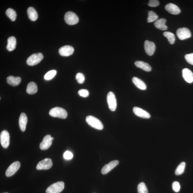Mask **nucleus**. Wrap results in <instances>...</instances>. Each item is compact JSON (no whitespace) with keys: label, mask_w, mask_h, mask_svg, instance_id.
<instances>
[{"label":"nucleus","mask_w":193,"mask_h":193,"mask_svg":"<svg viewBox=\"0 0 193 193\" xmlns=\"http://www.w3.org/2000/svg\"><path fill=\"white\" fill-rule=\"evenodd\" d=\"M86 121L92 127L98 130H102L103 126L100 120L93 116H88L86 118Z\"/></svg>","instance_id":"1"},{"label":"nucleus","mask_w":193,"mask_h":193,"mask_svg":"<svg viewBox=\"0 0 193 193\" xmlns=\"http://www.w3.org/2000/svg\"><path fill=\"white\" fill-rule=\"evenodd\" d=\"M49 115L53 117L65 119L67 118L68 114L66 110L63 108L56 107L50 110Z\"/></svg>","instance_id":"2"},{"label":"nucleus","mask_w":193,"mask_h":193,"mask_svg":"<svg viewBox=\"0 0 193 193\" xmlns=\"http://www.w3.org/2000/svg\"><path fill=\"white\" fill-rule=\"evenodd\" d=\"M64 188V184L63 182H58L48 187L46 190V193H59L63 191Z\"/></svg>","instance_id":"3"},{"label":"nucleus","mask_w":193,"mask_h":193,"mask_svg":"<svg viewBox=\"0 0 193 193\" xmlns=\"http://www.w3.org/2000/svg\"><path fill=\"white\" fill-rule=\"evenodd\" d=\"M64 20L68 25H76L79 22V18L76 14L72 12H68L64 15Z\"/></svg>","instance_id":"4"},{"label":"nucleus","mask_w":193,"mask_h":193,"mask_svg":"<svg viewBox=\"0 0 193 193\" xmlns=\"http://www.w3.org/2000/svg\"><path fill=\"white\" fill-rule=\"evenodd\" d=\"M43 58V56L41 53H35L30 56L27 60V63L30 66H34L39 64Z\"/></svg>","instance_id":"5"},{"label":"nucleus","mask_w":193,"mask_h":193,"mask_svg":"<svg viewBox=\"0 0 193 193\" xmlns=\"http://www.w3.org/2000/svg\"><path fill=\"white\" fill-rule=\"evenodd\" d=\"M107 101L110 110L114 111L116 109L117 103L115 95L113 92H110L107 94Z\"/></svg>","instance_id":"6"},{"label":"nucleus","mask_w":193,"mask_h":193,"mask_svg":"<svg viewBox=\"0 0 193 193\" xmlns=\"http://www.w3.org/2000/svg\"><path fill=\"white\" fill-rule=\"evenodd\" d=\"M0 141L3 148H7L8 147L10 143V135L7 130H3L1 132Z\"/></svg>","instance_id":"7"},{"label":"nucleus","mask_w":193,"mask_h":193,"mask_svg":"<svg viewBox=\"0 0 193 193\" xmlns=\"http://www.w3.org/2000/svg\"><path fill=\"white\" fill-rule=\"evenodd\" d=\"M177 35L179 39L183 40L190 38L191 36V33L190 30L186 28H182L177 30Z\"/></svg>","instance_id":"8"},{"label":"nucleus","mask_w":193,"mask_h":193,"mask_svg":"<svg viewBox=\"0 0 193 193\" xmlns=\"http://www.w3.org/2000/svg\"><path fill=\"white\" fill-rule=\"evenodd\" d=\"M53 165V163L51 158H46L40 161L37 165L36 168L38 170H48Z\"/></svg>","instance_id":"9"},{"label":"nucleus","mask_w":193,"mask_h":193,"mask_svg":"<svg viewBox=\"0 0 193 193\" xmlns=\"http://www.w3.org/2000/svg\"><path fill=\"white\" fill-rule=\"evenodd\" d=\"M21 166V164L19 161H15L10 165L5 172L7 177L12 176L19 170Z\"/></svg>","instance_id":"10"},{"label":"nucleus","mask_w":193,"mask_h":193,"mask_svg":"<svg viewBox=\"0 0 193 193\" xmlns=\"http://www.w3.org/2000/svg\"><path fill=\"white\" fill-rule=\"evenodd\" d=\"M145 51L147 55L152 56L154 55L156 49V46L154 42L149 41L144 42Z\"/></svg>","instance_id":"11"},{"label":"nucleus","mask_w":193,"mask_h":193,"mask_svg":"<svg viewBox=\"0 0 193 193\" xmlns=\"http://www.w3.org/2000/svg\"><path fill=\"white\" fill-rule=\"evenodd\" d=\"M52 137L48 134L43 138L42 141L40 144L39 147L42 150H46L51 147L52 143Z\"/></svg>","instance_id":"12"},{"label":"nucleus","mask_w":193,"mask_h":193,"mask_svg":"<svg viewBox=\"0 0 193 193\" xmlns=\"http://www.w3.org/2000/svg\"><path fill=\"white\" fill-rule=\"evenodd\" d=\"M74 49L73 47L70 46H65L61 47L59 50L60 55L65 57H68L73 54Z\"/></svg>","instance_id":"13"},{"label":"nucleus","mask_w":193,"mask_h":193,"mask_svg":"<svg viewBox=\"0 0 193 193\" xmlns=\"http://www.w3.org/2000/svg\"><path fill=\"white\" fill-rule=\"evenodd\" d=\"M119 164L118 160H114L110 162L108 164L104 165L102 168L101 173L102 174H107Z\"/></svg>","instance_id":"14"},{"label":"nucleus","mask_w":193,"mask_h":193,"mask_svg":"<svg viewBox=\"0 0 193 193\" xmlns=\"http://www.w3.org/2000/svg\"><path fill=\"white\" fill-rule=\"evenodd\" d=\"M133 112L134 114L139 117L146 119H149L151 117L150 114L147 112L139 107H134Z\"/></svg>","instance_id":"15"},{"label":"nucleus","mask_w":193,"mask_h":193,"mask_svg":"<svg viewBox=\"0 0 193 193\" xmlns=\"http://www.w3.org/2000/svg\"><path fill=\"white\" fill-rule=\"evenodd\" d=\"M165 9L169 13L174 15H177L181 12V10L178 6L172 3H169L165 7Z\"/></svg>","instance_id":"16"},{"label":"nucleus","mask_w":193,"mask_h":193,"mask_svg":"<svg viewBox=\"0 0 193 193\" xmlns=\"http://www.w3.org/2000/svg\"><path fill=\"white\" fill-rule=\"evenodd\" d=\"M182 76L185 81L188 83L193 82V73L188 68H184L182 70Z\"/></svg>","instance_id":"17"},{"label":"nucleus","mask_w":193,"mask_h":193,"mask_svg":"<svg viewBox=\"0 0 193 193\" xmlns=\"http://www.w3.org/2000/svg\"><path fill=\"white\" fill-rule=\"evenodd\" d=\"M27 122L28 118L27 116L24 113H22L20 116L19 120V127L22 131H25Z\"/></svg>","instance_id":"18"},{"label":"nucleus","mask_w":193,"mask_h":193,"mask_svg":"<svg viewBox=\"0 0 193 193\" xmlns=\"http://www.w3.org/2000/svg\"><path fill=\"white\" fill-rule=\"evenodd\" d=\"M166 20L164 19H157L155 22V27L157 29L162 31H165L168 29L167 26L166 25Z\"/></svg>","instance_id":"19"},{"label":"nucleus","mask_w":193,"mask_h":193,"mask_svg":"<svg viewBox=\"0 0 193 193\" xmlns=\"http://www.w3.org/2000/svg\"><path fill=\"white\" fill-rule=\"evenodd\" d=\"M132 82L137 87L142 90H146L147 86L144 82L137 77H134L132 78Z\"/></svg>","instance_id":"20"},{"label":"nucleus","mask_w":193,"mask_h":193,"mask_svg":"<svg viewBox=\"0 0 193 193\" xmlns=\"http://www.w3.org/2000/svg\"><path fill=\"white\" fill-rule=\"evenodd\" d=\"M137 67L141 68L144 71L147 72H150L152 68L148 63L142 61H137L134 63Z\"/></svg>","instance_id":"21"},{"label":"nucleus","mask_w":193,"mask_h":193,"mask_svg":"<svg viewBox=\"0 0 193 193\" xmlns=\"http://www.w3.org/2000/svg\"><path fill=\"white\" fill-rule=\"evenodd\" d=\"M7 81L9 85L16 86L19 85L21 83V78L19 77H15L11 76L7 78Z\"/></svg>","instance_id":"22"},{"label":"nucleus","mask_w":193,"mask_h":193,"mask_svg":"<svg viewBox=\"0 0 193 193\" xmlns=\"http://www.w3.org/2000/svg\"><path fill=\"white\" fill-rule=\"evenodd\" d=\"M27 14L29 19L32 21H35L37 20L38 15L37 11L32 7H30L27 9Z\"/></svg>","instance_id":"23"},{"label":"nucleus","mask_w":193,"mask_h":193,"mask_svg":"<svg viewBox=\"0 0 193 193\" xmlns=\"http://www.w3.org/2000/svg\"><path fill=\"white\" fill-rule=\"evenodd\" d=\"M16 46V39L15 37L12 36L8 39L7 48L8 51H12L15 49Z\"/></svg>","instance_id":"24"},{"label":"nucleus","mask_w":193,"mask_h":193,"mask_svg":"<svg viewBox=\"0 0 193 193\" xmlns=\"http://www.w3.org/2000/svg\"><path fill=\"white\" fill-rule=\"evenodd\" d=\"M26 91L28 94H33L37 93L38 91L37 84L33 82H30L28 84Z\"/></svg>","instance_id":"25"},{"label":"nucleus","mask_w":193,"mask_h":193,"mask_svg":"<svg viewBox=\"0 0 193 193\" xmlns=\"http://www.w3.org/2000/svg\"><path fill=\"white\" fill-rule=\"evenodd\" d=\"M185 167V162H181L177 167L175 171V174L176 175H180L182 174L184 172Z\"/></svg>","instance_id":"26"},{"label":"nucleus","mask_w":193,"mask_h":193,"mask_svg":"<svg viewBox=\"0 0 193 193\" xmlns=\"http://www.w3.org/2000/svg\"><path fill=\"white\" fill-rule=\"evenodd\" d=\"M6 14L7 17L11 20L12 21H15L17 17V14L15 10L12 8H8L6 11Z\"/></svg>","instance_id":"27"},{"label":"nucleus","mask_w":193,"mask_h":193,"mask_svg":"<svg viewBox=\"0 0 193 193\" xmlns=\"http://www.w3.org/2000/svg\"><path fill=\"white\" fill-rule=\"evenodd\" d=\"M163 35L168 39V42L171 45H173L175 41V37L173 33L169 32H164Z\"/></svg>","instance_id":"28"},{"label":"nucleus","mask_w":193,"mask_h":193,"mask_svg":"<svg viewBox=\"0 0 193 193\" xmlns=\"http://www.w3.org/2000/svg\"><path fill=\"white\" fill-rule=\"evenodd\" d=\"M158 19V16L153 11H150L148 12L147 22L148 23L156 21Z\"/></svg>","instance_id":"29"},{"label":"nucleus","mask_w":193,"mask_h":193,"mask_svg":"<svg viewBox=\"0 0 193 193\" xmlns=\"http://www.w3.org/2000/svg\"><path fill=\"white\" fill-rule=\"evenodd\" d=\"M138 193H148L147 188L144 182H141L137 187Z\"/></svg>","instance_id":"30"},{"label":"nucleus","mask_w":193,"mask_h":193,"mask_svg":"<svg viewBox=\"0 0 193 193\" xmlns=\"http://www.w3.org/2000/svg\"><path fill=\"white\" fill-rule=\"evenodd\" d=\"M57 74V71L56 70H51L46 73L44 76V78L46 80H51Z\"/></svg>","instance_id":"31"},{"label":"nucleus","mask_w":193,"mask_h":193,"mask_svg":"<svg viewBox=\"0 0 193 193\" xmlns=\"http://www.w3.org/2000/svg\"><path fill=\"white\" fill-rule=\"evenodd\" d=\"M76 78L77 82L80 84H82L85 80V77L83 74L81 73H78L76 74Z\"/></svg>","instance_id":"32"},{"label":"nucleus","mask_w":193,"mask_h":193,"mask_svg":"<svg viewBox=\"0 0 193 193\" xmlns=\"http://www.w3.org/2000/svg\"><path fill=\"white\" fill-rule=\"evenodd\" d=\"M79 95L83 97H87L89 95V92L88 90L86 89L80 90L78 91Z\"/></svg>","instance_id":"33"},{"label":"nucleus","mask_w":193,"mask_h":193,"mask_svg":"<svg viewBox=\"0 0 193 193\" xmlns=\"http://www.w3.org/2000/svg\"><path fill=\"white\" fill-rule=\"evenodd\" d=\"M172 188L174 192H178L179 191L181 187L178 181H174L173 183L172 184Z\"/></svg>","instance_id":"34"},{"label":"nucleus","mask_w":193,"mask_h":193,"mask_svg":"<svg viewBox=\"0 0 193 193\" xmlns=\"http://www.w3.org/2000/svg\"><path fill=\"white\" fill-rule=\"evenodd\" d=\"M185 58L188 63L193 65V53L187 54L185 56Z\"/></svg>","instance_id":"35"},{"label":"nucleus","mask_w":193,"mask_h":193,"mask_svg":"<svg viewBox=\"0 0 193 193\" xmlns=\"http://www.w3.org/2000/svg\"><path fill=\"white\" fill-rule=\"evenodd\" d=\"M73 154L71 152L66 151L64 154L63 157L64 159L67 160H70L73 157Z\"/></svg>","instance_id":"36"},{"label":"nucleus","mask_w":193,"mask_h":193,"mask_svg":"<svg viewBox=\"0 0 193 193\" xmlns=\"http://www.w3.org/2000/svg\"><path fill=\"white\" fill-rule=\"evenodd\" d=\"M159 2L157 0H150L148 3V5L151 7H156L159 5Z\"/></svg>","instance_id":"37"},{"label":"nucleus","mask_w":193,"mask_h":193,"mask_svg":"<svg viewBox=\"0 0 193 193\" xmlns=\"http://www.w3.org/2000/svg\"><path fill=\"white\" fill-rule=\"evenodd\" d=\"M52 141H53L54 140V138L53 137H52Z\"/></svg>","instance_id":"38"},{"label":"nucleus","mask_w":193,"mask_h":193,"mask_svg":"<svg viewBox=\"0 0 193 193\" xmlns=\"http://www.w3.org/2000/svg\"><path fill=\"white\" fill-rule=\"evenodd\" d=\"M8 193L5 192V193Z\"/></svg>","instance_id":"39"}]
</instances>
